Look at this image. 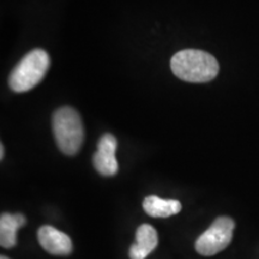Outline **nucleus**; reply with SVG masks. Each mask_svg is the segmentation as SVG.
Returning a JSON list of instances; mask_svg holds the SVG:
<instances>
[{"label": "nucleus", "mask_w": 259, "mask_h": 259, "mask_svg": "<svg viewBox=\"0 0 259 259\" xmlns=\"http://www.w3.org/2000/svg\"><path fill=\"white\" fill-rule=\"evenodd\" d=\"M170 69L178 78L190 83H206L218 76L216 58L200 50H184L170 59Z\"/></svg>", "instance_id": "1"}, {"label": "nucleus", "mask_w": 259, "mask_h": 259, "mask_svg": "<svg viewBox=\"0 0 259 259\" xmlns=\"http://www.w3.org/2000/svg\"><path fill=\"white\" fill-rule=\"evenodd\" d=\"M50 56L46 51L32 50L22 58L9 77V85L16 93H25L36 87L50 69Z\"/></svg>", "instance_id": "2"}, {"label": "nucleus", "mask_w": 259, "mask_h": 259, "mask_svg": "<svg viewBox=\"0 0 259 259\" xmlns=\"http://www.w3.org/2000/svg\"><path fill=\"white\" fill-rule=\"evenodd\" d=\"M53 134L61 153L76 155L79 151L84 139L82 119L76 109L61 107L53 114Z\"/></svg>", "instance_id": "3"}, {"label": "nucleus", "mask_w": 259, "mask_h": 259, "mask_svg": "<svg viewBox=\"0 0 259 259\" xmlns=\"http://www.w3.org/2000/svg\"><path fill=\"white\" fill-rule=\"evenodd\" d=\"M235 223L231 218L221 216L212 222V225L197 239L196 250L199 254L213 255L231 244Z\"/></svg>", "instance_id": "4"}, {"label": "nucleus", "mask_w": 259, "mask_h": 259, "mask_svg": "<svg viewBox=\"0 0 259 259\" xmlns=\"http://www.w3.org/2000/svg\"><path fill=\"white\" fill-rule=\"evenodd\" d=\"M118 142L111 134L103 135L97 143V150L93 156V163L95 169L101 176L112 177L118 171V161L115 157Z\"/></svg>", "instance_id": "5"}, {"label": "nucleus", "mask_w": 259, "mask_h": 259, "mask_svg": "<svg viewBox=\"0 0 259 259\" xmlns=\"http://www.w3.org/2000/svg\"><path fill=\"white\" fill-rule=\"evenodd\" d=\"M37 239L44 250L54 255H67L72 252L70 236L52 226H42L37 232Z\"/></svg>", "instance_id": "6"}, {"label": "nucleus", "mask_w": 259, "mask_h": 259, "mask_svg": "<svg viewBox=\"0 0 259 259\" xmlns=\"http://www.w3.org/2000/svg\"><path fill=\"white\" fill-rule=\"evenodd\" d=\"M158 244L156 229L150 225H142L136 232V242L130 247L131 259H144L153 252Z\"/></svg>", "instance_id": "7"}, {"label": "nucleus", "mask_w": 259, "mask_h": 259, "mask_svg": "<svg viewBox=\"0 0 259 259\" xmlns=\"http://www.w3.org/2000/svg\"><path fill=\"white\" fill-rule=\"evenodd\" d=\"M27 220L22 213H2L0 218V245L4 248H12L17 245V232Z\"/></svg>", "instance_id": "8"}, {"label": "nucleus", "mask_w": 259, "mask_h": 259, "mask_svg": "<svg viewBox=\"0 0 259 259\" xmlns=\"http://www.w3.org/2000/svg\"><path fill=\"white\" fill-rule=\"evenodd\" d=\"M143 209L151 218L166 219L180 212L181 204L176 199H162L157 196H148L143 200Z\"/></svg>", "instance_id": "9"}, {"label": "nucleus", "mask_w": 259, "mask_h": 259, "mask_svg": "<svg viewBox=\"0 0 259 259\" xmlns=\"http://www.w3.org/2000/svg\"><path fill=\"white\" fill-rule=\"evenodd\" d=\"M0 158H4V145L2 144V147H0Z\"/></svg>", "instance_id": "10"}, {"label": "nucleus", "mask_w": 259, "mask_h": 259, "mask_svg": "<svg viewBox=\"0 0 259 259\" xmlns=\"http://www.w3.org/2000/svg\"><path fill=\"white\" fill-rule=\"evenodd\" d=\"M0 259H10V258H8V257H4V255H2V257H0Z\"/></svg>", "instance_id": "11"}]
</instances>
